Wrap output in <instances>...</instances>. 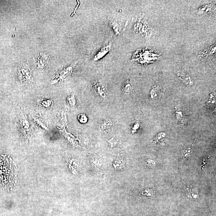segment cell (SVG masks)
Instances as JSON below:
<instances>
[{"mask_svg":"<svg viewBox=\"0 0 216 216\" xmlns=\"http://www.w3.org/2000/svg\"><path fill=\"white\" fill-rule=\"evenodd\" d=\"M11 165L0 160V184H6L11 180L12 175Z\"/></svg>","mask_w":216,"mask_h":216,"instance_id":"1","label":"cell"},{"mask_svg":"<svg viewBox=\"0 0 216 216\" xmlns=\"http://www.w3.org/2000/svg\"><path fill=\"white\" fill-rule=\"evenodd\" d=\"M176 74L180 80H181L184 84L188 86L193 85V81L189 74L180 70L177 71Z\"/></svg>","mask_w":216,"mask_h":216,"instance_id":"2","label":"cell"},{"mask_svg":"<svg viewBox=\"0 0 216 216\" xmlns=\"http://www.w3.org/2000/svg\"><path fill=\"white\" fill-rule=\"evenodd\" d=\"M94 90L96 93L103 96L104 92L107 91V88L105 84L103 82L97 81L94 84Z\"/></svg>","mask_w":216,"mask_h":216,"instance_id":"3","label":"cell"},{"mask_svg":"<svg viewBox=\"0 0 216 216\" xmlns=\"http://www.w3.org/2000/svg\"><path fill=\"white\" fill-rule=\"evenodd\" d=\"M111 47L110 45H106V46H105L94 56V60H99L101 58L103 57L109 51Z\"/></svg>","mask_w":216,"mask_h":216,"instance_id":"4","label":"cell"},{"mask_svg":"<svg viewBox=\"0 0 216 216\" xmlns=\"http://www.w3.org/2000/svg\"><path fill=\"white\" fill-rule=\"evenodd\" d=\"M166 134L164 132H161L159 134L154 140V143L159 145L164 143L166 139Z\"/></svg>","mask_w":216,"mask_h":216,"instance_id":"5","label":"cell"},{"mask_svg":"<svg viewBox=\"0 0 216 216\" xmlns=\"http://www.w3.org/2000/svg\"><path fill=\"white\" fill-rule=\"evenodd\" d=\"M109 23L113 29L116 35H118L120 34V25L117 21L111 19L109 21Z\"/></svg>","mask_w":216,"mask_h":216,"instance_id":"6","label":"cell"},{"mask_svg":"<svg viewBox=\"0 0 216 216\" xmlns=\"http://www.w3.org/2000/svg\"><path fill=\"white\" fill-rule=\"evenodd\" d=\"M193 150L191 148L188 147L185 149L182 153V159L184 160L189 157L193 153Z\"/></svg>","mask_w":216,"mask_h":216,"instance_id":"7","label":"cell"},{"mask_svg":"<svg viewBox=\"0 0 216 216\" xmlns=\"http://www.w3.org/2000/svg\"><path fill=\"white\" fill-rule=\"evenodd\" d=\"M112 125H113V123L111 121H105L101 125V128L103 131H110L111 129H112Z\"/></svg>","mask_w":216,"mask_h":216,"instance_id":"8","label":"cell"},{"mask_svg":"<svg viewBox=\"0 0 216 216\" xmlns=\"http://www.w3.org/2000/svg\"><path fill=\"white\" fill-rule=\"evenodd\" d=\"M132 88H133V86L131 83V81L129 79L127 80L124 84L123 90L124 91L128 93V92L131 91L132 90Z\"/></svg>","mask_w":216,"mask_h":216,"instance_id":"9","label":"cell"},{"mask_svg":"<svg viewBox=\"0 0 216 216\" xmlns=\"http://www.w3.org/2000/svg\"><path fill=\"white\" fill-rule=\"evenodd\" d=\"M160 89H159L157 87H154V88L151 91L150 97L151 98L155 99L159 95Z\"/></svg>","mask_w":216,"mask_h":216,"instance_id":"10","label":"cell"},{"mask_svg":"<svg viewBox=\"0 0 216 216\" xmlns=\"http://www.w3.org/2000/svg\"><path fill=\"white\" fill-rule=\"evenodd\" d=\"M207 105L208 107H213L215 105V98L214 96L211 94L207 102Z\"/></svg>","mask_w":216,"mask_h":216,"instance_id":"11","label":"cell"},{"mask_svg":"<svg viewBox=\"0 0 216 216\" xmlns=\"http://www.w3.org/2000/svg\"><path fill=\"white\" fill-rule=\"evenodd\" d=\"M78 119L81 123L84 124L87 123L88 121V118L84 114H81L79 115L78 117Z\"/></svg>","mask_w":216,"mask_h":216,"instance_id":"12","label":"cell"},{"mask_svg":"<svg viewBox=\"0 0 216 216\" xmlns=\"http://www.w3.org/2000/svg\"><path fill=\"white\" fill-rule=\"evenodd\" d=\"M108 143L111 147H115L118 144V141L115 138H112L108 141Z\"/></svg>","mask_w":216,"mask_h":216,"instance_id":"13","label":"cell"},{"mask_svg":"<svg viewBox=\"0 0 216 216\" xmlns=\"http://www.w3.org/2000/svg\"><path fill=\"white\" fill-rule=\"evenodd\" d=\"M139 127V125L138 122H134V123H133V125L132 126V131H133V132H135L136 131H137V130L138 129Z\"/></svg>","mask_w":216,"mask_h":216,"instance_id":"14","label":"cell"},{"mask_svg":"<svg viewBox=\"0 0 216 216\" xmlns=\"http://www.w3.org/2000/svg\"><path fill=\"white\" fill-rule=\"evenodd\" d=\"M79 3H79V4H78L77 5V7H76V8L75 9V10H74V12H73V13L72 14L71 16H73V14H75L76 15V13H75L76 10L77 9L78 6H79Z\"/></svg>","mask_w":216,"mask_h":216,"instance_id":"15","label":"cell"}]
</instances>
